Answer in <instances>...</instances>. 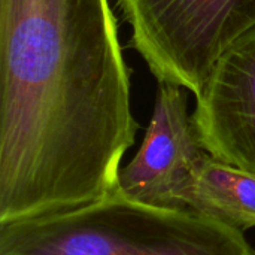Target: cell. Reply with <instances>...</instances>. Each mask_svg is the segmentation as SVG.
I'll list each match as a JSON object with an SVG mask.
<instances>
[{"instance_id":"6da1fadb","label":"cell","mask_w":255,"mask_h":255,"mask_svg":"<svg viewBox=\"0 0 255 255\" xmlns=\"http://www.w3.org/2000/svg\"><path fill=\"white\" fill-rule=\"evenodd\" d=\"M137 130L108 0H0V226L111 194Z\"/></svg>"},{"instance_id":"7a4b0ae2","label":"cell","mask_w":255,"mask_h":255,"mask_svg":"<svg viewBox=\"0 0 255 255\" xmlns=\"http://www.w3.org/2000/svg\"><path fill=\"white\" fill-rule=\"evenodd\" d=\"M0 255H255L242 232L118 187L78 209L0 226Z\"/></svg>"},{"instance_id":"3957f363","label":"cell","mask_w":255,"mask_h":255,"mask_svg":"<svg viewBox=\"0 0 255 255\" xmlns=\"http://www.w3.org/2000/svg\"><path fill=\"white\" fill-rule=\"evenodd\" d=\"M158 82L199 96L215 64L255 28V0H117Z\"/></svg>"},{"instance_id":"277c9868","label":"cell","mask_w":255,"mask_h":255,"mask_svg":"<svg viewBox=\"0 0 255 255\" xmlns=\"http://www.w3.org/2000/svg\"><path fill=\"white\" fill-rule=\"evenodd\" d=\"M208 155L188 114L185 88L160 82L143 143L121 167L118 188L142 203L184 209L182 194Z\"/></svg>"},{"instance_id":"5b68a950","label":"cell","mask_w":255,"mask_h":255,"mask_svg":"<svg viewBox=\"0 0 255 255\" xmlns=\"http://www.w3.org/2000/svg\"><path fill=\"white\" fill-rule=\"evenodd\" d=\"M193 112L205 151L255 175V28L215 64Z\"/></svg>"},{"instance_id":"8992f818","label":"cell","mask_w":255,"mask_h":255,"mask_svg":"<svg viewBox=\"0 0 255 255\" xmlns=\"http://www.w3.org/2000/svg\"><path fill=\"white\" fill-rule=\"evenodd\" d=\"M184 209L238 232L255 227V175L208 155L182 194Z\"/></svg>"}]
</instances>
